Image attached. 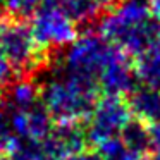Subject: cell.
I'll return each mask as SVG.
<instances>
[{
  "label": "cell",
  "mask_w": 160,
  "mask_h": 160,
  "mask_svg": "<svg viewBox=\"0 0 160 160\" xmlns=\"http://www.w3.org/2000/svg\"><path fill=\"white\" fill-rule=\"evenodd\" d=\"M102 91L97 83L62 74L40 84V100L55 122H81L88 119Z\"/></svg>",
  "instance_id": "1"
},
{
  "label": "cell",
  "mask_w": 160,
  "mask_h": 160,
  "mask_svg": "<svg viewBox=\"0 0 160 160\" xmlns=\"http://www.w3.org/2000/svg\"><path fill=\"white\" fill-rule=\"evenodd\" d=\"M0 48L21 79H38L55 60L40 50L31 31L29 19L0 11Z\"/></svg>",
  "instance_id": "2"
},
{
  "label": "cell",
  "mask_w": 160,
  "mask_h": 160,
  "mask_svg": "<svg viewBox=\"0 0 160 160\" xmlns=\"http://www.w3.org/2000/svg\"><path fill=\"white\" fill-rule=\"evenodd\" d=\"M119 47L110 43L100 35V31H84L66 52L64 66L66 74L93 81L98 84L102 71L119 53ZM100 88V86H98Z\"/></svg>",
  "instance_id": "3"
},
{
  "label": "cell",
  "mask_w": 160,
  "mask_h": 160,
  "mask_svg": "<svg viewBox=\"0 0 160 160\" xmlns=\"http://www.w3.org/2000/svg\"><path fill=\"white\" fill-rule=\"evenodd\" d=\"M29 22L40 50L52 60H55L67 45H72L78 40V26L60 11L59 5L40 7Z\"/></svg>",
  "instance_id": "4"
},
{
  "label": "cell",
  "mask_w": 160,
  "mask_h": 160,
  "mask_svg": "<svg viewBox=\"0 0 160 160\" xmlns=\"http://www.w3.org/2000/svg\"><path fill=\"white\" fill-rule=\"evenodd\" d=\"M131 119L132 114L126 97L102 95L88 117L86 134L90 145L100 146L108 139L117 138Z\"/></svg>",
  "instance_id": "5"
},
{
  "label": "cell",
  "mask_w": 160,
  "mask_h": 160,
  "mask_svg": "<svg viewBox=\"0 0 160 160\" xmlns=\"http://www.w3.org/2000/svg\"><path fill=\"white\" fill-rule=\"evenodd\" d=\"M138 76L134 72L132 59L124 52L119 50V53L105 66L98 78V86L103 95H117V97H128L131 91H134Z\"/></svg>",
  "instance_id": "6"
},
{
  "label": "cell",
  "mask_w": 160,
  "mask_h": 160,
  "mask_svg": "<svg viewBox=\"0 0 160 160\" xmlns=\"http://www.w3.org/2000/svg\"><path fill=\"white\" fill-rule=\"evenodd\" d=\"M131 114L134 119L145 124H158L160 122V90L152 86H138L126 97Z\"/></svg>",
  "instance_id": "7"
},
{
  "label": "cell",
  "mask_w": 160,
  "mask_h": 160,
  "mask_svg": "<svg viewBox=\"0 0 160 160\" xmlns=\"http://www.w3.org/2000/svg\"><path fill=\"white\" fill-rule=\"evenodd\" d=\"M59 9L79 28H90L107 14V9L97 0H59Z\"/></svg>",
  "instance_id": "8"
},
{
  "label": "cell",
  "mask_w": 160,
  "mask_h": 160,
  "mask_svg": "<svg viewBox=\"0 0 160 160\" xmlns=\"http://www.w3.org/2000/svg\"><path fill=\"white\" fill-rule=\"evenodd\" d=\"M132 66L138 81H141L145 86L160 90V43L132 59Z\"/></svg>",
  "instance_id": "9"
},
{
  "label": "cell",
  "mask_w": 160,
  "mask_h": 160,
  "mask_svg": "<svg viewBox=\"0 0 160 160\" xmlns=\"http://www.w3.org/2000/svg\"><path fill=\"white\" fill-rule=\"evenodd\" d=\"M16 79H18V74H16L14 67L11 66V62L7 60L5 53L0 48V93L7 90Z\"/></svg>",
  "instance_id": "10"
},
{
  "label": "cell",
  "mask_w": 160,
  "mask_h": 160,
  "mask_svg": "<svg viewBox=\"0 0 160 160\" xmlns=\"http://www.w3.org/2000/svg\"><path fill=\"white\" fill-rule=\"evenodd\" d=\"M97 2H100V4L103 5L105 9H107V12H108V11H112L114 7H117L122 0H97Z\"/></svg>",
  "instance_id": "11"
},
{
  "label": "cell",
  "mask_w": 160,
  "mask_h": 160,
  "mask_svg": "<svg viewBox=\"0 0 160 160\" xmlns=\"http://www.w3.org/2000/svg\"><path fill=\"white\" fill-rule=\"evenodd\" d=\"M0 160H21L16 155H0Z\"/></svg>",
  "instance_id": "12"
},
{
  "label": "cell",
  "mask_w": 160,
  "mask_h": 160,
  "mask_svg": "<svg viewBox=\"0 0 160 160\" xmlns=\"http://www.w3.org/2000/svg\"><path fill=\"white\" fill-rule=\"evenodd\" d=\"M43 2H47V4H52V2H57V0H43Z\"/></svg>",
  "instance_id": "13"
}]
</instances>
